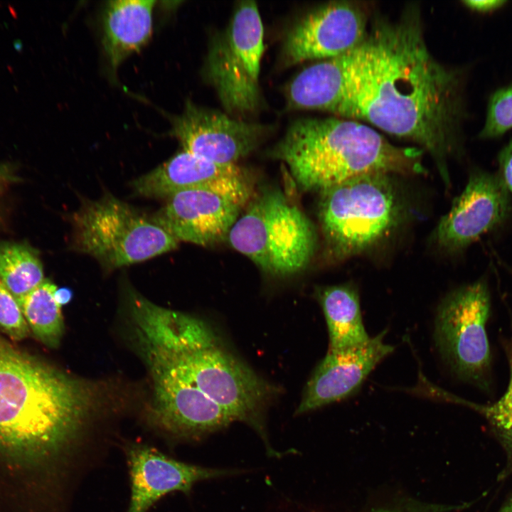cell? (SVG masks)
Returning <instances> with one entry per match:
<instances>
[{
  "mask_svg": "<svg viewBox=\"0 0 512 512\" xmlns=\"http://www.w3.org/2000/svg\"><path fill=\"white\" fill-rule=\"evenodd\" d=\"M0 328L12 340L20 341L29 334L28 325L17 299L0 279Z\"/></svg>",
  "mask_w": 512,
  "mask_h": 512,
  "instance_id": "23",
  "label": "cell"
},
{
  "mask_svg": "<svg viewBox=\"0 0 512 512\" xmlns=\"http://www.w3.org/2000/svg\"><path fill=\"white\" fill-rule=\"evenodd\" d=\"M132 185L137 194L152 198H169L185 190H204L225 197L240 208L250 201L252 193L248 176L238 164L216 163L184 150Z\"/></svg>",
  "mask_w": 512,
  "mask_h": 512,
  "instance_id": "13",
  "label": "cell"
},
{
  "mask_svg": "<svg viewBox=\"0 0 512 512\" xmlns=\"http://www.w3.org/2000/svg\"><path fill=\"white\" fill-rule=\"evenodd\" d=\"M349 51L319 60L299 72L286 88L288 107L334 114L344 89Z\"/></svg>",
  "mask_w": 512,
  "mask_h": 512,
  "instance_id": "18",
  "label": "cell"
},
{
  "mask_svg": "<svg viewBox=\"0 0 512 512\" xmlns=\"http://www.w3.org/2000/svg\"><path fill=\"white\" fill-rule=\"evenodd\" d=\"M54 297L58 304L61 306L68 304L73 297V292L68 288L56 289Z\"/></svg>",
  "mask_w": 512,
  "mask_h": 512,
  "instance_id": "28",
  "label": "cell"
},
{
  "mask_svg": "<svg viewBox=\"0 0 512 512\" xmlns=\"http://www.w3.org/2000/svg\"><path fill=\"white\" fill-rule=\"evenodd\" d=\"M133 338L151 387L197 388L236 421L260 430L261 412L273 388L220 346L201 321L137 294L129 303Z\"/></svg>",
  "mask_w": 512,
  "mask_h": 512,
  "instance_id": "2",
  "label": "cell"
},
{
  "mask_svg": "<svg viewBox=\"0 0 512 512\" xmlns=\"http://www.w3.org/2000/svg\"><path fill=\"white\" fill-rule=\"evenodd\" d=\"M156 3L153 0H116L105 5L102 46L112 73L149 41Z\"/></svg>",
  "mask_w": 512,
  "mask_h": 512,
  "instance_id": "17",
  "label": "cell"
},
{
  "mask_svg": "<svg viewBox=\"0 0 512 512\" xmlns=\"http://www.w3.org/2000/svg\"><path fill=\"white\" fill-rule=\"evenodd\" d=\"M240 208L218 194L191 189L167 198L152 218L178 241L209 246L227 238Z\"/></svg>",
  "mask_w": 512,
  "mask_h": 512,
  "instance_id": "15",
  "label": "cell"
},
{
  "mask_svg": "<svg viewBox=\"0 0 512 512\" xmlns=\"http://www.w3.org/2000/svg\"><path fill=\"white\" fill-rule=\"evenodd\" d=\"M364 10L349 1H332L299 18L287 33L281 63L289 67L307 60H325L356 48L367 31Z\"/></svg>",
  "mask_w": 512,
  "mask_h": 512,
  "instance_id": "11",
  "label": "cell"
},
{
  "mask_svg": "<svg viewBox=\"0 0 512 512\" xmlns=\"http://www.w3.org/2000/svg\"><path fill=\"white\" fill-rule=\"evenodd\" d=\"M491 296L484 279L447 296L438 307L435 341L452 371L482 390L489 388L491 351L486 334Z\"/></svg>",
  "mask_w": 512,
  "mask_h": 512,
  "instance_id": "9",
  "label": "cell"
},
{
  "mask_svg": "<svg viewBox=\"0 0 512 512\" xmlns=\"http://www.w3.org/2000/svg\"><path fill=\"white\" fill-rule=\"evenodd\" d=\"M385 331L358 347L329 351L315 369L296 414H302L353 395L375 367L394 349L384 343Z\"/></svg>",
  "mask_w": 512,
  "mask_h": 512,
  "instance_id": "16",
  "label": "cell"
},
{
  "mask_svg": "<svg viewBox=\"0 0 512 512\" xmlns=\"http://www.w3.org/2000/svg\"><path fill=\"white\" fill-rule=\"evenodd\" d=\"M124 450L131 484L127 512H146L169 493L188 494L198 481L235 473L181 462L141 443H128Z\"/></svg>",
  "mask_w": 512,
  "mask_h": 512,
  "instance_id": "14",
  "label": "cell"
},
{
  "mask_svg": "<svg viewBox=\"0 0 512 512\" xmlns=\"http://www.w3.org/2000/svg\"><path fill=\"white\" fill-rule=\"evenodd\" d=\"M390 176L364 174L320 192L319 223L336 258L370 249L399 224L402 206Z\"/></svg>",
  "mask_w": 512,
  "mask_h": 512,
  "instance_id": "5",
  "label": "cell"
},
{
  "mask_svg": "<svg viewBox=\"0 0 512 512\" xmlns=\"http://www.w3.org/2000/svg\"><path fill=\"white\" fill-rule=\"evenodd\" d=\"M498 512H512V498L501 508Z\"/></svg>",
  "mask_w": 512,
  "mask_h": 512,
  "instance_id": "30",
  "label": "cell"
},
{
  "mask_svg": "<svg viewBox=\"0 0 512 512\" xmlns=\"http://www.w3.org/2000/svg\"><path fill=\"white\" fill-rule=\"evenodd\" d=\"M511 210L509 191L498 173L473 171L464 191L440 219L434 238L445 250H462L503 224Z\"/></svg>",
  "mask_w": 512,
  "mask_h": 512,
  "instance_id": "12",
  "label": "cell"
},
{
  "mask_svg": "<svg viewBox=\"0 0 512 512\" xmlns=\"http://www.w3.org/2000/svg\"><path fill=\"white\" fill-rule=\"evenodd\" d=\"M484 416L490 423L493 432L506 452V466L498 477L503 479L512 473V415H485Z\"/></svg>",
  "mask_w": 512,
  "mask_h": 512,
  "instance_id": "24",
  "label": "cell"
},
{
  "mask_svg": "<svg viewBox=\"0 0 512 512\" xmlns=\"http://www.w3.org/2000/svg\"><path fill=\"white\" fill-rule=\"evenodd\" d=\"M264 52V28L255 1L235 7L228 29L211 41L203 68L226 112L242 118L261 107L259 75Z\"/></svg>",
  "mask_w": 512,
  "mask_h": 512,
  "instance_id": "8",
  "label": "cell"
},
{
  "mask_svg": "<svg viewBox=\"0 0 512 512\" xmlns=\"http://www.w3.org/2000/svg\"><path fill=\"white\" fill-rule=\"evenodd\" d=\"M512 129V84L494 92L489 100L486 119L479 134L482 139H496Z\"/></svg>",
  "mask_w": 512,
  "mask_h": 512,
  "instance_id": "22",
  "label": "cell"
},
{
  "mask_svg": "<svg viewBox=\"0 0 512 512\" xmlns=\"http://www.w3.org/2000/svg\"><path fill=\"white\" fill-rule=\"evenodd\" d=\"M227 239L263 272L286 277L304 270L316 248L314 228L281 191L267 188L249 204Z\"/></svg>",
  "mask_w": 512,
  "mask_h": 512,
  "instance_id": "6",
  "label": "cell"
},
{
  "mask_svg": "<svg viewBox=\"0 0 512 512\" xmlns=\"http://www.w3.org/2000/svg\"><path fill=\"white\" fill-rule=\"evenodd\" d=\"M56 286L48 279L18 300L22 314L35 336L49 348H57L64 324L54 293Z\"/></svg>",
  "mask_w": 512,
  "mask_h": 512,
  "instance_id": "20",
  "label": "cell"
},
{
  "mask_svg": "<svg viewBox=\"0 0 512 512\" xmlns=\"http://www.w3.org/2000/svg\"><path fill=\"white\" fill-rule=\"evenodd\" d=\"M316 297L328 326L329 351L353 348L370 341L363 322L359 296L352 284L319 288Z\"/></svg>",
  "mask_w": 512,
  "mask_h": 512,
  "instance_id": "19",
  "label": "cell"
},
{
  "mask_svg": "<svg viewBox=\"0 0 512 512\" xmlns=\"http://www.w3.org/2000/svg\"><path fill=\"white\" fill-rule=\"evenodd\" d=\"M465 79L429 50L418 11L380 21L349 51L341 100L334 114L362 120L413 142L434 159L446 183L447 160L462 140Z\"/></svg>",
  "mask_w": 512,
  "mask_h": 512,
  "instance_id": "1",
  "label": "cell"
},
{
  "mask_svg": "<svg viewBox=\"0 0 512 512\" xmlns=\"http://www.w3.org/2000/svg\"><path fill=\"white\" fill-rule=\"evenodd\" d=\"M507 1L502 0L464 1L463 4L473 11L486 14L503 6Z\"/></svg>",
  "mask_w": 512,
  "mask_h": 512,
  "instance_id": "27",
  "label": "cell"
},
{
  "mask_svg": "<svg viewBox=\"0 0 512 512\" xmlns=\"http://www.w3.org/2000/svg\"><path fill=\"white\" fill-rule=\"evenodd\" d=\"M103 401L102 387L69 375L0 336V452L36 461L79 435Z\"/></svg>",
  "mask_w": 512,
  "mask_h": 512,
  "instance_id": "3",
  "label": "cell"
},
{
  "mask_svg": "<svg viewBox=\"0 0 512 512\" xmlns=\"http://www.w3.org/2000/svg\"><path fill=\"white\" fill-rule=\"evenodd\" d=\"M9 176L6 170L0 167V187L7 181Z\"/></svg>",
  "mask_w": 512,
  "mask_h": 512,
  "instance_id": "29",
  "label": "cell"
},
{
  "mask_svg": "<svg viewBox=\"0 0 512 512\" xmlns=\"http://www.w3.org/2000/svg\"><path fill=\"white\" fill-rule=\"evenodd\" d=\"M168 134L186 151L223 164H237L253 151L272 128L205 108L187 100L182 112L169 117Z\"/></svg>",
  "mask_w": 512,
  "mask_h": 512,
  "instance_id": "10",
  "label": "cell"
},
{
  "mask_svg": "<svg viewBox=\"0 0 512 512\" xmlns=\"http://www.w3.org/2000/svg\"><path fill=\"white\" fill-rule=\"evenodd\" d=\"M270 154L304 191L321 192L364 174L423 171L420 149L395 146L372 127L336 116L294 121Z\"/></svg>",
  "mask_w": 512,
  "mask_h": 512,
  "instance_id": "4",
  "label": "cell"
},
{
  "mask_svg": "<svg viewBox=\"0 0 512 512\" xmlns=\"http://www.w3.org/2000/svg\"><path fill=\"white\" fill-rule=\"evenodd\" d=\"M74 247L107 269L140 262L175 250L178 241L111 194L86 201L74 213Z\"/></svg>",
  "mask_w": 512,
  "mask_h": 512,
  "instance_id": "7",
  "label": "cell"
},
{
  "mask_svg": "<svg viewBox=\"0 0 512 512\" xmlns=\"http://www.w3.org/2000/svg\"><path fill=\"white\" fill-rule=\"evenodd\" d=\"M497 161L498 174L508 191L512 193V139L501 149Z\"/></svg>",
  "mask_w": 512,
  "mask_h": 512,
  "instance_id": "26",
  "label": "cell"
},
{
  "mask_svg": "<svg viewBox=\"0 0 512 512\" xmlns=\"http://www.w3.org/2000/svg\"><path fill=\"white\" fill-rule=\"evenodd\" d=\"M510 378L507 389L500 399L489 405H480L478 412L485 415H512V335L508 348Z\"/></svg>",
  "mask_w": 512,
  "mask_h": 512,
  "instance_id": "25",
  "label": "cell"
},
{
  "mask_svg": "<svg viewBox=\"0 0 512 512\" xmlns=\"http://www.w3.org/2000/svg\"><path fill=\"white\" fill-rule=\"evenodd\" d=\"M0 279L18 301L44 281L41 262L29 247L4 242L0 245Z\"/></svg>",
  "mask_w": 512,
  "mask_h": 512,
  "instance_id": "21",
  "label": "cell"
}]
</instances>
